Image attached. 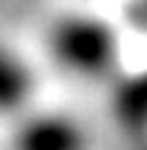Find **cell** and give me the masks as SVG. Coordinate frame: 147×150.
<instances>
[{
  "mask_svg": "<svg viewBox=\"0 0 147 150\" xmlns=\"http://www.w3.org/2000/svg\"><path fill=\"white\" fill-rule=\"evenodd\" d=\"M113 111L124 129L132 132L147 129V71L132 74L118 82L113 92Z\"/></svg>",
  "mask_w": 147,
  "mask_h": 150,
  "instance_id": "277c9868",
  "label": "cell"
},
{
  "mask_svg": "<svg viewBox=\"0 0 147 150\" xmlns=\"http://www.w3.org/2000/svg\"><path fill=\"white\" fill-rule=\"evenodd\" d=\"M34 92V74L29 63L0 42V116L18 113Z\"/></svg>",
  "mask_w": 147,
  "mask_h": 150,
  "instance_id": "3957f363",
  "label": "cell"
},
{
  "mask_svg": "<svg viewBox=\"0 0 147 150\" xmlns=\"http://www.w3.org/2000/svg\"><path fill=\"white\" fill-rule=\"evenodd\" d=\"M11 150H89V134L68 113L39 111L13 129Z\"/></svg>",
  "mask_w": 147,
  "mask_h": 150,
  "instance_id": "7a4b0ae2",
  "label": "cell"
},
{
  "mask_svg": "<svg viewBox=\"0 0 147 150\" xmlns=\"http://www.w3.org/2000/svg\"><path fill=\"white\" fill-rule=\"evenodd\" d=\"M137 18L147 26V0H137Z\"/></svg>",
  "mask_w": 147,
  "mask_h": 150,
  "instance_id": "5b68a950",
  "label": "cell"
},
{
  "mask_svg": "<svg viewBox=\"0 0 147 150\" xmlns=\"http://www.w3.org/2000/svg\"><path fill=\"white\" fill-rule=\"evenodd\" d=\"M50 55L60 69L82 79L108 76L121 55L116 29L92 13H66L47 32Z\"/></svg>",
  "mask_w": 147,
  "mask_h": 150,
  "instance_id": "6da1fadb",
  "label": "cell"
}]
</instances>
